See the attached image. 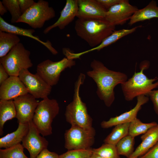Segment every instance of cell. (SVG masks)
<instances>
[{
    "mask_svg": "<svg viewBox=\"0 0 158 158\" xmlns=\"http://www.w3.org/2000/svg\"><path fill=\"white\" fill-rule=\"evenodd\" d=\"M56 153L49 150L47 149L43 150L35 158H59Z\"/></svg>",
    "mask_w": 158,
    "mask_h": 158,
    "instance_id": "35",
    "label": "cell"
},
{
    "mask_svg": "<svg viewBox=\"0 0 158 158\" xmlns=\"http://www.w3.org/2000/svg\"><path fill=\"white\" fill-rule=\"evenodd\" d=\"M7 10L5 6L3 5L2 1H0V14L3 16L7 12Z\"/></svg>",
    "mask_w": 158,
    "mask_h": 158,
    "instance_id": "38",
    "label": "cell"
},
{
    "mask_svg": "<svg viewBox=\"0 0 158 158\" xmlns=\"http://www.w3.org/2000/svg\"><path fill=\"white\" fill-rule=\"evenodd\" d=\"M55 16V10L48 1L39 0L23 13L16 23H26L35 29L40 28Z\"/></svg>",
    "mask_w": 158,
    "mask_h": 158,
    "instance_id": "7",
    "label": "cell"
},
{
    "mask_svg": "<svg viewBox=\"0 0 158 158\" xmlns=\"http://www.w3.org/2000/svg\"><path fill=\"white\" fill-rule=\"evenodd\" d=\"M78 8V0H67L58 19L54 24L46 28L43 33L46 34L56 27L60 30L64 29L76 17Z\"/></svg>",
    "mask_w": 158,
    "mask_h": 158,
    "instance_id": "17",
    "label": "cell"
},
{
    "mask_svg": "<svg viewBox=\"0 0 158 158\" xmlns=\"http://www.w3.org/2000/svg\"><path fill=\"white\" fill-rule=\"evenodd\" d=\"M17 129L0 138V148H7L20 143L29 130L28 123H18Z\"/></svg>",
    "mask_w": 158,
    "mask_h": 158,
    "instance_id": "20",
    "label": "cell"
},
{
    "mask_svg": "<svg viewBox=\"0 0 158 158\" xmlns=\"http://www.w3.org/2000/svg\"><path fill=\"white\" fill-rule=\"evenodd\" d=\"M59 110V104L55 99H50L48 97L39 102L32 121L43 136L52 133V123Z\"/></svg>",
    "mask_w": 158,
    "mask_h": 158,
    "instance_id": "5",
    "label": "cell"
},
{
    "mask_svg": "<svg viewBox=\"0 0 158 158\" xmlns=\"http://www.w3.org/2000/svg\"><path fill=\"white\" fill-rule=\"evenodd\" d=\"M139 9L131 5L128 0H122L107 10L105 19L115 26L122 25L130 20L133 14Z\"/></svg>",
    "mask_w": 158,
    "mask_h": 158,
    "instance_id": "12",
    "label": "cell"
},
{
    "mask_svg": "<svg viewBox=\"0 0 158 158\" xmlns=\"http://www.w3.org/2000/svg\"><path fill=\"white\" fill-rule=\"evenodd\" d=\"M154 18H158V6L156 1L152 0L145 7L135 12L130 20L128 25L131 26L137 22Z\"/></svg>",
    "mask_w": 158,
    "mask_h": 158,
    "instance_id": "21",
    "label": "cell"
},
{
    "mask_svg": "<svg viewBox=\"0 0 158 158\" xmlns=\"http://www.w3.org/2000/svg\"><path fill=\"white\" fill-rule=\"evenodd\" d=\"M20 41L18 35L0 31V58L6 56Z\"/></svg>",
    "mask_w": 158,
    "mask_h": 158,
    "instance_id": "24",
    "label": "cell"
},
{
    "mask_svg": "<svg viewBox=\"0 0 158 158\" xmlns=\"http://www.w3.org/2000/svg\"><path fill=\"white\" fill-rule=\"evenodd\" d=\"M122 0H97L105 8L108 10L114 5L120 3Z\"/></svg>",
    "mask_w": 158,
    "mask_h": 158,
    "instance_id": "36",
    "label": "cell"
},
{
    "mask_svg": "<svg viewBox=\"0 0 158 158\" xmlns=\"http://www.w3.org/2000/svg\"><path fill=\"white\" fill-rule=\"evenodd\" d=\"M90 158H103V157L97 154H92Z\"/></svg>",
    "mask_w": 158,
    "mask_h": 158,
    "instance_id": "39",
    "label": "cell"
},
{
    "mask_svg": "<svg viewBox=\"0 0 158 158\" xmlns=\"http://www.w3.org/2000/svg\"><path fill=\"white\" fill-rule=\"evenodd\" d=\"M85 78V75L80 73L75 83L73 101L66 107L65 114L66 120L71 126H76L84 128H92V119L88 113L86 104L80 95V86Z\"/></svg>",
    "mask_w": 158,
    "mask_h": 158,
    "instance_id": "3",
    "label": "cell"
},
{
    "mask_svg": "<svg viewBox=\"0 0 158 158\" xmlns=\"http://www.w3.org/2000/svg\"><path fill=\"white\" fill-rule=\"evenodd\" d=\"M24 148L20 143L9 148L0 149V158H29L24 154Z\"/></svg>",
    "mask_w": 158,
    "mask_h": 158,
    "instance_id": "29",
    "label": "cell"
},
{
    "mask_svg": "<svg viewBox=\"0 0 158 158\" xmlns=\"http://www.w3.org/2000/svg\"><path fill=\"white\" fill-rule=\"evenodd\" d=\"M140 26H136L130 29H122L115 30L110 35L105 38L98 46L80 53V56L95 51H99L117 41L122 37L134 32Z\"/></svg>",
    "mask_w": 158,
    "mask_h": 158,
    "instance_id": "22",
    "label": "cell"
},
{
    "mask_svg": "<svg viewBox=\"0 0 158 158\" xmlns=\"http://www.w3.org/2000/svg\"><path fill=\"white\" fill-rule=\"evenodd\" d=\"M92 151L103 158H120L116 145L104 143L98 148L92 149Z\"/></svg>",
    "mask_w": 158,
    "mask_h": 158,
    "instance_id": "28",
    "label": "cell"
},
{
    "mask_svg": "<svg viewBox=\"0 0 158 158\" xmlns=\"http://www.w3.org/2000/svg\"><path fill=\"white\" fill-rule=\"evenodd\" d=\"M28 93V90L18 76H10L0 85V99L13 100Z\"/></svg>",
    "mask_w": 158,
    "mask_h": 158,
    "instance_id": "14",
    "label": "cell"
},
{
    "mask_svg": "<svg viewBox=\"0 0 158 158\" xmlns=\"http://www.w3.org/2000/svg\"><path fill=\"white\" fill-rule=\"evenodd\" d=\"M0 31L31 38L44 45L53 54L55 55L58 53L57 51L52 46L51 42L49 40L45 42H43L38 37L33 35V33L35 32L34 29H24L11 24L6 21L1 16Z\"/></svg>",
    "mask_w": 158,
    "mask_h": 158,
    "instance_id": "18",
    "label": "cell"
},
{
    "mask_svg": "<svg viewBox=\"0 0 158 158\" xmlns=\"http://www.w3.org/2000/svg\"><path fill=\"white\" fill-rule=\"evenodd\" d=\"M148 96L149 97L152 102L155 112L158 115V90L150 91L149 93Z\"/></svg>",
    "mask_w": 158,
    "mask_h": 158,
    "instance_id": "32",
    "label": "cell"
},
{
    "mask_svg": "<svg viewBox=\"0 0 158 158\" xmlns=\"http://www.w3.org/2000/svg\"><path fill=\"white\" fill-rule=\"evenodd\" d=\"M139 158H158V142L145 154Z\"/></svg>",
    "mask_w": 158,
    "mask_h": 158,
    "instance_id": "33",
    "label": "cell"
},
{
    "mask_svg": "<svg viewBox=\"0 0 158 158\" xmlns=\"http://www.w3.org/2000/svg\"><path fill=\"white\" fill-rule=\"evenodd\" d=\"M158 124L154 121L144 123L136 117L129 123L128 135L135 138L140 135L145 134Z\"/></svg>",
    "mask_w": 158,
    "mask_h": 158,
    "instance_id": "26",
    "label": "cell"
},
{
    "mask_svg": "<svg viewBox=\"0 0 158 158\" xmlns=\"http://www.w3.org/2000/svg\"><path fill=\"white\" fill-rule=\"evenodd\" d=\"M129 123L120 124L115 126L111 132L104 140V143L116 145L121 140L128 135Z\"/></svg>",
    "mask_w": 158,
    "mask_h": 158,
    "instance_id": "25",
    "label": "cell"
},
{
    "mask_svg": "<svg viewBox=\"0 0 158 158\" xmlns=\"http://www.w3.org/2000/svg\"></svg>",
    "mask_w": 158,
    "mask_h": 158,
    "instance_id": "40",
    "label": "cell"
},
{
    "mask_svg": "<svg viewBox=\"0 0 158 158\" xmlns=\"http://www.w3.org/2000/svg\"><path fill=\"white\" fill-rule=\"evenodd\" d=\"M18 123H28L32 120L39 102L28 93L13 99Z\"/></svg>",
    "mask_w": 158,
    "mask_h": 158,
    "instance_id": "11",
    "label": "cell"
},
{
    "mask_svg": "<svg viewBox=\"0 0 158 158\" xmlns=\"http://www.w3.org/2000/svg\"><path fill=\"white\" fill-rule=\"evenodd\" d=\"M149 62L146 61L140 66V71H135L132 77L121 84L126 100L130 101L141 95L147 96L149 93L158 87V77L149 78L144 73V70L149 67Z\"/></svg>",
    "mask_w": 158,
    "mask_h": 158,
    "instance_id": "4",
    "label": "cell"
},
{
    "mask_svg": "<svg viewBox=\"0 0 158 158\" xmlns=\"http://www.w3.org/2000/svg\"><path fill=\"white\" fill-rule=\"evenodd\" d=\"M90 66L92 70L87 71V74L96 83V93L99 98L109 107L115 99V87L127 81V76L123 73L109 69L102 62L96 59L91 62Z\"/></svg>",
    "mask_w": 158,
    "mask_h": 158,
    "instance_id": "1",
    "label": "cell"
},
{
    "mask_svg": "<svg viewBox=\"0 0 158 158\" xmlns=\"http://www.w3.org/2000/svg\"><path fill=\"white\" fill-rule=\"evenodd\" d=\"M10 76L3 66L0 64V85L5 82Z\"/></svg>",
    "mask_w": 158,
    "mask_h": 158,
    "instance_id": "37",
    "label": "cell"
},
{
    "mask_svg": "<svg viewBox=\"0 0 158 158\" xmlns=\"http://www.w3.org/2000/svg\"><path fill=\"white\" fill-rule=\"evenodd\" d=\"M21 12L23 14L35 2L33 0H18Z\"/></svg>",
    "mask_w": 158,
    "mask_h": 158,
    "instance_id": "34",
    "label": "cell"
},
{
    "mask_svg": "<svg viewBox=\"0 0 158 158\" xmlns=\"http://www.w3.org/2000/svg\"><path fill=\"white\" fill-rule=\"evenodd\" d=\"M137 99V104L133 108L118 116L111 117L107 121H103L100 124L101 127L104 129L108 128L118 124L130 123L133 121L137 117L142 106L149 100L148 97L143 95L138 96Z\"/></svg>",
    "mask_w": 158,
    "mask_h": 158,
    "instance_id": "15",
    "label": "cell"
},
{
    "mask_svg": "<svg viewBox=\"0 0 158 158\" xmlns=\"http://www.w3.org/2000/svg\"><path fill=\"white\" fill-rule=\"evenodd\" d=\"M16 111L13 100H0V135L3 133L5 123L8 120L16 118Z\"/></svg>",
    "mask_w": 158,
    "mask_h": 158,
    "instance_id": "23",
    "label": "cell"
},
{
    "mask_svg": "<svg viewBox=\"0 0 158 158\" xmlns=\"http://www.w3.org/2000/svg\"><path fill=\"white\" fill-rule=\"evenodd\" d=\"M78 18L105 19L107 10L97 0H78Z\"/></svg>",
    "mask_w": 158,
    "mask_h": 158,
    "instance_id": "16",
    "label": "cell"
},
{
    "mask_svg": "<svg viewBox=\"0 0 158 158\" xmlns=\"http://www.w3.org/2000/svg\"><path fill=\"white\" fill-rule=\"evenodd\" d=\"M96 132L93 127L84 128L71 126L64 133V147L68 150L91 148L94 142Z\"/></svg>",
    "mask_w": 158,
    "mask_h": 158,
    "instance_id": "8",
    "label": "cell"
},
{
    "mask_svg": "<svg viewBox=\"0 0 158 158\" xmlns=\"http://www.w3.org/2000/svg\"><path fill=\"white\" fill-rule=\"evenodd\" d=\"M18 77L30 94L36 99L48 97L52 87L48 84L37 73H31L28 69H23Z\"/></svg>",
    "mask_w": 158,
    "mask_h": 158,
    "instance_id": "10",
    "label": "cell"
},
{
    "mask_svg": "<svg viewBox=\"0 0 158 158\" xmlns=\"http://www.w3.org/2000/svg\"><path fill=\"white\" fill-rule=\"evenodd\" d=\"M30 52L20 42L13 47L5 56L0 59V63L10 76H18L23 69L32 67Z\"/></svg>",
    "mask_w": 158,
    "mask_h": 158,
    "instance_id": "6",
    "label": "cell"
},
{
    "mask_svg": "<svg viewBox=\"0 0 158 158\" xmlns=\"http://www.w3.org/2000/svg\"><path fill=\"white\" fill-rule=\"evenodd\" d=\"M2 2L11 16V23H16L22 14L18 0H3Z\"/></svg>",
    "mask_w": 158,
    "mask_h": 158,
    "instance_id": "30",
    "label": "cell"
},
{
    "mask_svg": "<svg viewBox=\"0 0 158 158\" xmlns=\"http://www.w3.org/2000/svg\"><path fill=\"white\" fill-rule=\"evenodd\" d=\"M28 123V131L22 141V145L28 151L30 158H35L43 150L47 149L49 142L40 135L32 120Z\"/></svg>",
    "mask_w": 158,
    "mask_h": 158,
    "instance_id": "13",
    "label": "cell"
},
{
    "mask_svg": "<svg viewBox=\"0 0 158 158\" xmlns=\"http://www.w3.org/2000/svg\"><path fill=\"white\" fill-rule=\"evenodd\" d=\"M142 142L128 158H137L145 154L158 142V124L140 137Z\"/></svg>",
    "mask_w": 158,
    "mask_h": 158,
    "instance_id": "19",
    "label": "cell"
},
{
    "mask_svg": "<svg viewBox=\"0 0 158 158\" xmlns=\"http://www.w3.org/2000/svg\"><path fill=\"white\" fill-rule=\"evenodd\" d=\"M75 65V62L73 59L66 57L58 61L47 59L37 65V73L52 87L58 83L61 73L63 71Z\"/></svg>",
    "mask_w": 158,
    "mask_h": 158,
    "instance_id": "9",
    "label": "cell"
},
{
    "mask_svg": "<svg viewBox=\"0 0 158 158\" xmlns=\"http://www.w3.org/2000/svg\"><path fill=\"white\" fill-rule=\"evenodd\" d=\"M92 149L68 150L59 155V158H90L92 154Z\"/></svg>",
    "mask_w": 158,
    "mask_h": 158,
    "instance_id": "31",
    "label": "cell"
},
{
    "mask_svg": "<svg viewBox=\"0 0 158 158\" xmlns=\"http://www.w3.org/2000/svg\"><path fill=\"white\" fill-rule=\"evenodd\" d=\"M135 138L128 135L121 140L116 144L118 154L129 157L134 150Z\"/></svg>",
    "mask_w": 158,
    "mask_h": 158,
    "instance_id": "27",
    "label": "cell"
},
{
    "mask_svg": "<svg viewBox=\"0 0 158 158\" xmlns=\"http://www.w3.org/2000/svg\"><path fill=\"white\" fill-rule=\"evenodd\" d=\"M115 26L105 19L78 18L74 28L79 37L95 47L115 30Z\"/></svg>",
    "mask_w": 158,
    "mask_h": 158,
    "instance_id": "2",
    "label": "cell"
}]
</instances>
